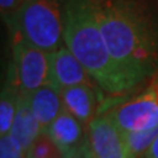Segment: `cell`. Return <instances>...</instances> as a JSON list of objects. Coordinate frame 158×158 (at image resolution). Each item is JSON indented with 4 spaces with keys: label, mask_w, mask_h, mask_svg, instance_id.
<instances>
[{
    "label": "cell",
    "mask_w": 158,
    "mask_h": 158,
    "mask_svg": "<svg viewBox=\"0 0 158 158\" xmlns=\"http://www.w3.org/2000/svg\"><path fill=\"white\" fill-rule=\"evenodd\" d=\"M107 48L137 86L158 71V23L141 0H92Z\"/></svg>",
    "instance_id": "6da1fadb"
},
{
    "label": "cell",
    "mask_w": 158,
    "mask_h": 158,
    "mask_svg": "<svg viewBox=\"0 0 158 158\" xmlns=\"http://www.w3.org/2000/svg\"><path fill=\"white\" fill-rule=\"evenodd\" d=\"M62 9L65 46L99 87L111 95H121L136 87L108 50L92 0H66Z\"/></svg>",
    "instance_id": "7a4b0ae2"
},
{
    "label": "cell",
    "mask_w": 158,
    "mask_h": 158,
    "mask_svg": "<svg viewBox=\"0 0 158 158\" xmlns=\"http://www.w3.org/2000/svg\"><path fill=\"white\" fill-rule=\"evenodd\" d=\"M8 28L13 38L53 53L63 38V9L57 0H25Z\"/></svg>",
    "instance_id": "3957f363"
},
{
    "label": "cell",
    "mask_w": 158,
    "mask_h": 158,
    "mask_svg": "<svg viewBox=\"0 0 158 158\" xmlns=\"http://www.w3.org/2000/svg\"><path fill=\"white\" fill-rule=\"evenodd\" d=\"M50 56L21 38H13V62L8 77L19 91L31 95L49 83Z\"/></svg>",
    "instance_id": "277c9868"
},
{
    "label": "cell",
    "mask_w": 158,
    "mask_h": 158,
    "mask_svg": "<svg viewBox=\"0 0 158 158\" xmlns=\"http://www.w3.org/2000/svg\"><path fill=\"white\" fill-rule=\"evenodd\" d=\"M107 113L124 133L158 127V81L137 96L113 106Z\"/></svg>",
    "instance_id": "5b68a950"
},
{
    "label": "cell",
    "mask_w": 158,
    "mask_h": 158,
    "mask_svg": "<svg viewBox=\"0 0 158 158\" xmlns=\"http://www.w3.org/2000/svg\"><path fill=\"white\" fill-rule=\"evenodd\" d=\"M87 144L92 158H135L128 149L125 133L108 113L96 116L88 125Z\"/></svg>",
    "instance_id": "8992f818"
},
{
    "label": "cell",
    "mask_w": 158,
    "mask_h": 158,
    "mask_svg": "<svg viewBox=\"0 0 158 158\" xmlns=\"http://www.w3.org/2000/svg\"><path fill=\"white\" fill-rule=\"evenodd\" d=\"M49 56H50V74L48 85L57 88L59 92L75 86H91L100 88L66 46H61L56 52L49 53Z\"/></svg>",
    "instance_id": "52a82bcc"
},
{
    "label": "cell",
    "mask_w": 158,
    "mask_h": 158,
    "mask_svg": "<svg viewBox=\"0 0 158 158\" xmlns=\"http://www.w3.org/2000/svg\"><path fill=\"white\" fill-rule=\"evenodd\" d=\"M46 135L54 141L63 156H69L87 142V129L65 108L49 127Z\"/></svg>",
    "instance_id": "ba28073f"
},
{
    "label": "cell",
    "mask_w": 158,
    "mask_h": 158,
    "mask_svg": "<svg viewBox=\"0 0 158 158\" xmlns=\"http://www.w3.org/2000/svg\"><path fill=\"white\" fill-rule=\"evenodd\" d=\"M96 90H100V88L91 86H75L66 88L61 92L63 108L67 112H70L75 118H78L86 127V129L96 117Z\"/></svg>",
    "instance_id": "9c48e42d"
},
{
    "label": "cell",
    "mask_w": 158,
    "mask_h": 158,
    "mask_svg": "<svg viewBox=\"0 0 158 158\" xmlns=\"http://www.w3.org/2000/svg\"><path fill=\"white\" fill-rule=\"evenodd\" d=\"M41 125L34 116L31 106V98L28 94H19L17 112L15 116V121L11 129V135L15 140L20 142L27 152L31 149L36 138L41 135Z\"/></svg>",
    "instance_id": "30bf717a"
},
{
    "label": "cell",
    "mask_w": 158,
    "mask_h": 158,
    "mask_svg": "<svg viewBox=\"0 0 158 158\" xmlns=\"http://www.w3.org/2000/svg\"><path fill=\"white\" fill-rule=\"evenodd\" d=\"M29 98H31L32 111L41 125V131L42 133H46L52 123L63 111L61 92L50 85H45L32 92Z\"/></svg>",
    "instance_id": "8fae6325"
},
{
    "label": "cell",
    "mask_w": 158,
    "mask_h": 158,
    "mask_svg": "<svg viewBox=\"0 0 158 158\" xmlns=\"http://www.w3.org/2000/svg\"><path fill=\"white\" fill-rule=\"evenodd\" d=\"M19 87L11 78L2 88V98H0V135L8 136L11 133L15 116L17 112L19 103Z\"/></svg>",
    "instance_id": "7c38bea8"
},
{
    "label": "cell",
    "mask_w": 158,
    "mask_h": 158,
    "mask_svg": "<svg viewBox=\"0 0 158 158\" xmlns=\"http://www.w3.org/2000/svg\"><path fill=\"white\" fill-rule=\"evenodd\" d=\"M158 138V127L150 128L145 131L137 132H127L125 140L131 154L135 158H141L146 154V152L150 149V146L154 144Z\"/></svg>",
    "instance_id": "4fadbf2b"
},
{
    "label": "cell",
    "mask_w": 158,
    "mask_h": 158,
    "mask_svg": "<svg viewBox=\"0 0 158 158\" xmlns=\"http://www.w3.org/2000/svg\"><path fill=\"white\" fill-rule=\"evenodd\" d=\"M28 158H65L49 135L41 133L28 150Z\"/></svg>",
    "instance_id": "5bb4252c"
},
{
    "label": "cell",
    "mask_w": 158,
    "mask_h": 158,
    "mask_svg": "<svg viewBox=\"0 0 158 158\" xmlns=\"http://www.w3.org/2000/svg\"><path fill=\"white\" fill-rule=\"evenodd\" d=\"M0 158H28V152L17 140L8 135L0 138Z\"/></svg>",
    "instance_id": "9a60e30c"
},
{
    "label": "cell",
    "mask_w": 158,
    "mask_h": 158,
    "mask_svg": "<svg viewBox=\"0 0 158 158\" xmlns=\"http://www.w3.org/2000/svg\"><path fill=\"white\" fill-rule=\"evenodd\" d=\"M25 0H0V9H2V16L7 25L11 24L15 15L19 11V8L23 6Z\"/></svg>",
    "instance_id": "2e32d148"
},
{
    "label": "cell",
    "mask_w": 158,
    "mask_h": 158,
    "mask_svg": "<svg viewBox=\"0 0 158 158\" xmlns=\"http://www.w3.org/2000/svg\"><path fill=\"white\" fill-rule=\"evenodd\" d=\"M65 158H92L91 156V152H90V148H88V144L86 142L85 145H83L82 148H79L78 150L73 152L71 154L66 156Z\"/></svg>",
    "instance_id": "e0dca14e"
},
{
    "label": "cell",
    "mask_w": 158,
    "mask_h": 158,
    "mask_svg": "<svg viewBox=\"0 0 158 158\" xmlns=\"http://www.w3.org/2000/svg\"><path fill=\"white\" fill-rule=\"evenodd\" d=\"M144 158H158V138L154 141V144L150 146V149L146 152Z\"/></svg>",
    "instance_id": "ac0fdd59"
}]
</instances>
